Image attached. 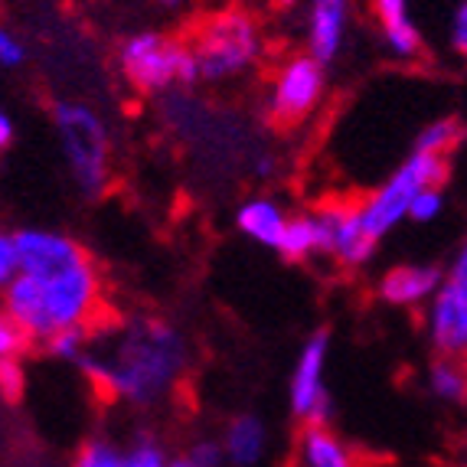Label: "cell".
<instances>
[{"instance_id": "obj_13", "label": "cell", "mask_w": 467, "mask_h": 467, "mask_svg": "<svg viewBox=\"0 0 467 467\" xmlns=\"http://www.w3.org/2000/svg\"><path fill=\"white\" fill-rule=\"evenodd\" d=\"M441 268L438 265H396L379 278V297L396 307H415L421 301H431L441 288Z\"/></svg>"}, {"instance_id": "obj_2", "label": "cell", "mask_w": 467, "mask_h": 467, "mask_svg": "<svg viewBox=\"0 0 467 467\" xmlns=\"http://www.w3.org/2000/svg\"><path fill=\"white\" fill-rule=\"evenodd\" d=\"M101 301V278L92 258L82 255L49 272H16L4 288V314L26 340L47 343L53 334L86 327Z\"/></svg>"}, {"instance_id": "obj_4", "label": "cell", "mask_w": 467, "mask_h": 467, "mask_svg": "<svg viewBox=\"0 0 467 467\" xmlns=\"http://www.w3.org/2000/svg\"><path fill=\"white\" fill-rule=\"evenodd\" d=\"M66 164L82 196H101L109 183V131L82 101H59L53 111Z\"/></svg>"}, {"instance_id": "obj_11", "label": "cell", "mask_w": 467, "mask_h": 467, "mask_svg": "<svg viewBox=\"0 0 467 467\" xmlns=\"http://www.w3.org/2000/svg\"><path fill=\"white\" fill-rule=\"evenodd\" d=\"M350 24V0H311L307 10V53L330 66L340 56Z\"/></svg>"}, {"instance_id": "obj_16", "label": "cell", "mask_w": 467, "mask_h": 467, "mask_svg": "<svg viewBox=\"0 0 467 467\" xmlns=\"http://www.w3.org/2000/svg\"><path fill=\"white\" fill-rule=\"evenodd\" d=\"M268 444V431L262 425V419L255 415H239L226 425V435H223V448H226L229 464L235 467H252L262 461Z\"/></svg>"}, {"instance_id": "obj_28", "label": "cell", "mask_w": 467, "mask_h": 467, "mask_svg": "<svg viewBox=\"0 0 467 467\" xmlns=\"http://www.w3.org/2000/svg\"><path fill=\"white\" fill-rule=\"evenodd\" d=\"M451 47L458 56H464L467 59V0L458 7V14H454V24H451Z\"/></svg>"}, {"instance_id": "obj_8", "label": "cell", "mask_w": 467, "mask_h": 467, "mask_svg": "<svg viewBox=\"0 0 467 467\" xmlns=\"http://www.w3.org/2000/svg\"><path fill=\"white\" fill-rule=\"evenodd\" d=\"M330 353V334L317 330L311 340L304 343L301 357L295 363V376H291V412L307 425H327L334 415V399L324 382V367H327Z\"/></svg>"}, {"instance_id": "obj_12", "label": "cell", "mask_w": 467, "mask_h": 467, "mask_svg": "<svg viewBox=\"0 0 467 467\" xmlns=\"http://www.w3.org/2000/svg\"><path fill=\"white\" fill-rule=\"evenodd\" d=\"M14 242L20 272H49V268H63L86 255L78 242H72L63 233H49V229H20Z\"/></svg>"}, {"instance_id": "obj_26", "label": "cell", "mask_w": 467, "mask_h": 467, "mask_svg": "<svg viewBox=\"0 0 467 467\" xmlns=\"http://www.w3.org/2000/svg\"><path fill=\"white\" fill-rule=\"evenodd\" d=\"M20 272V258H16V242L14 235L0 233V291L7 288L14 275Z\"/></svg>"}, {"instance_id": "obj_6", "label": "cell", "mask_w": 467, "mask_h": 467, "mask_svg": "<svg viewBox=\"0 0 467 467\" xmlns=\"http://www.w3.org/2000/svg\"><path fill=\"white\" fill-rule=\"evenodd\" d=\"M448 161L451 157H435V154L412 150V157L373 196H367V200L359 202V213H363V223H367L369 235L382 239L389 229H396L409 216V206H412L419 190L441 187L444 180H448Z\"/></svg>"}, {"instance_id": "obj_10", "label": "cell", "mask_w": 467, "mask_h": 467, "mask_svg": "<svg viewBox=\"0 0 467 467\" xmlns=\"http://www.w3.org/2000/svg\"><path fill=\"white\" fill-rule=\"evenodd\" d=\"M429 340L438 357L467 359V288L444 278L429 307Z\"/></svg>"}, {"instance_id": "obj_25", "label": "cell", "mask_w": 467, "mask_h": 467, "mask_svg": "<svg viewBox=\"0 0 467 467\" xmlns=\"http://www.w3.org/2000/svg\"><path fill=\"white\" fill-rule=\"evenodd\" d=\"M24 63H26V47L7 30V26H0V66H4V69H16V66H24Z\"/></svg>"}, {"instance_id": "obj_22", "label": "cell", "mask_w": 467, "mask_h": 467, "mask_svg": "<svg viewBox=\"0 0 467 467\" xmlns=\"http://www.w3.org/2000/svg\"><path fill=\"white\" fill-rule=\"evenodd\" d=\"M86 340H88V327H69L59 330L47 340V350L53 353L56 359H69V363H78V357L86 353Z\"/></svg>"}, {"instance_id": "obj_31", "label": "cell", "mask_w": 467, "mask_h": 467, "mask_svg": "<svg viewBox=\"0 0 467 467\" xmlns=\"http://www.w3.org/2000/svg\"><path fill=\"white\" fill-rule=\"evenodd\" d=\"M167 467H200V464H196V461L190 458V454H183V458H173V461H167Z\"/></svg>"}, {"instance_id": "obj_27", "label": "cell", "mask_w": 467, "mask_h": 467, "mask_svg": "<svg viewBox=\"0 0 467 467\" xmlns=\"http://www.w3.org/2000/svg\"><path fill=\"white\" fill-rule=\"evenodd\" d=\"M187 454L200 467H223L229 461L226 458V448H223V441H196Z\"/></svg>"}, {"instance_id": "obj_17", "label": "cell", "mask_w": 467, "mask_h": 467, "mask_svg": "<svg viewBox=\"0 0 467 467\" xmlns=\"http://www.w3.org/2000/svg\"><path fill=\"white\" fill-rule=\"evenodd\" d=\"M304 467H357L343 441L327 425H307L301 435Z\"/></svg>"}, {"instance_id": "obj_29", "label": "cell", "mask_w": 467, "mask_h": 467, "mask_svg": "<svg viewBox=\"0 0 467 467\" xmlns=\"http://www.w3.org/2000/svg\"><path fill=\"white\" fill-rule=\"evenodd\" d=\"M448 281H454V285H464L467 288V242L461 245V252L454 255L451 268H448V275H444Z\"/></svg>"}, {"instance_id": "obj_18", "label": "cell", "mask_w": 467, "mask_h": 467, "mask_svg": "<svg viewBox=\"0 0 467 467\" xmlns=\"http://www.w3.org/2000/svg\"><path fill=\"white\" fill-rule=\"evenodd\" d=\"M429 389L441 402L464 405L467 402V359L438 357L429 367Z\"/></svg>"}, {"instance_id": "obj_15", "label": "cell", "mask_w": 467, "mask_h": 467, "mask_svg": "<svg viewBox=\"0 0 467 467\" xmlns=\"http://www.w3.org/2000/svg\"><path fill=\"white\" fill-rule=\"evenodd\" d=\"M285 223H288V216L281 213L278 202L265 200V196L242 202V210L235 213V226H239V233L249 235V239L258 242V245H268V249H278L281 235H285Z\"/></svg>"}, {"instance_id": "obj_9", "label": "cell", "mask_w": 467, "mask_h": 467, "mask_svg": "<svg viewBox=\"0 0 467 467\" xmlns=\"http://www.w3.org/2000/svg\"><path fill=\"white\" fill-rule=\"evenodd\" d=\"M317 219V239H320V255H334L340 265L359 268L367 265L376 252V242L369 235L367 223H363V213H359V202H334V206H324L320 213H314Z\"/></svg>"}, {"instance_id": "obj_21", "label": "cell", "mask_w": 467, "mask_h": 467, "mask_svg": "<svg viewBox=\"0 0 467 467\" xmlns=\"http://www.w3.org/2000/svg\"><path fill=\"white\" fill-rule=\"evenodd\" d=\"M72 467H128V451H121L115 441L92 438V441H86L78 448Z\"/></svg>"}, {"instance_id": "obj_19", "label": "cell", "mask_w": 467, "mask_h": 467, "mask_svg": "<svg viewBox=\"0 0 467 467\" xmlns=\"http://www.w3.org/2000/svg\"><path fill=\"white\" fill-rule=\"evenodd\" d=\"M275 252L281 258H288V262H304L307 255H320L317 219H314V213L311 216H291L285 223V235H281Z\"/></svg>"}, {"instance_id": "obj_23", "label": "cell", "mask_w": 467, "mask_h": 467, "mask_svg": "<svg viewBox=\"0 0 467 467\" xmlns=\"http://www.w3.org/2000/svg\"><path fill=\"white\" fill-rule=\"evenodd\" d=\"M24 386L26 376L24 367L16 363V357H0V396L7 399V402H16V399L24 396Z\"/></svg>"}, {"instance_id": "obj_32", "label": "cell", "mask_w": 467, "mask_h": 467, "mask_svg": "<svg viewBox=\"0 0 467 467\" xmlns=\"http://www.w3.org/2000/svg\"><path fill=\"white\" fill-rule=\"evenodd\" d=\"M157 4H161V7H167V10H177V7H183L187 0H157Z\"/></svg>"}, {"instance_id": "obj_7", "label": "cell", "mask_w": 467, "mask_h": 467, "mask_svg": "<svg viewBox=\"0 0 467 467\" xmlns=\"http://www.w3.org/2000/svg\"><path fill=\"white\" fill-rule=\"evenodd\" d=\"M324 88H327L324 63L314 59L311 53L291 56L272 82V92H268V115H272V121L278 128L301 125L304 118L320 105Z\"/></svg>"}, {"instance_id": "obj_20", "label": "cell", "mask_w": 467, "mask_h": 467, "mask_svg": "<svg viewBox=\"0 0 467 467\" xmlns=\"http://www.w3.org/2000/svg\"><path fill=\"white\" fill-rule=\"evenodd\" d=\"M464 138H467V125L461 118H438V121H431V125L419 134L415 150L435 154V157H451L454 150L464 144Z\"/></svg>"}, {"instance_id": "obj_5", "label": "cell", "mask_w": 467, "mask_h": 467, "mask_svg": "<svg viewBox=\"0 0 467 467\" xmlns=\"http://www.w3.org/2000/svg\"><path fill=\"white\" fill-rule=\"evenodd\" d=\"M121 72L131 82L138 92L154 95L171 88L173 82H200L196 76V59L190 43L177 36H167V33H134L121 43Z\"/></svg>"}, {"instance_id": "obj_14", "label": "cell", "mask_w": 467, "mask_h": 467, "mask_svg": "<svg viewBox=\"0 0 467 467\" xmlns=\"http://www.w3.org/2000/svg\"><path fill=\"white\" fill-rule=\"evenodd\" d=\"M373 4L389 53L399 56V59L421 56V33L412 24V16H409V0H373Z\"/></svg>"}, {"instance_id": "obj_30", "label": "cell", "mask_w": 467, "mask_h": 467, "mask_svg": "<svg viewBox=\"0 0 467 467\" xmlns=\"http://www.w3.org/2000/svg\"><path fill=\"white\" fill-rule=\"evenodd\" d=\"M10 140H14V121L7 111H0V154L10 148Z\"/></svg>"}, {"instance_id": "obj_1", "label": "cell", "mask_w": 467, "mask_h": 467, "mask_svg": "<svg viewBox=\"0 0 467 467\" xmlns=\"http://www.w3.org/2000/svg\"><path fill=\"white\" fill-rule=\"evenodd\" d=\"M78 367L99 392L148 409L180 382V373L187 369V343L167 320L138 317L128 324L109 357L86 350Z\"/></svg>"}, {"instance_id": "obj_24", "label": "cell", "mask_w": 467, "mask_h": 467, "mask_svg": "<svg viewBox=\"0 0 467 467\" xmlns=\"http://www.w3.org/2000/svg\"><path fill=\"white\" fill-rule=\"evenodd\" d=\"M441 206H444L441 187H425L415 193L412 206H409V219H415V223H429V219H435L438 213H441Z\"/></svg>"}, {"instance_id": "obj_3", "label": "cell", "mask_w": 467, "mask_h": 467, "mask_svg": "<svg viewBox=\"0 0 467 467\" xmlns=\"http://www.w3.org/2000/svg\"><path fill=\"white\" fill-rule=\"evenodd\" d=\"M190 49H193L200 82H226L255 66L262 53V33L245 10L229 7L202 20Z\"/></svg>"}]
</instances>
